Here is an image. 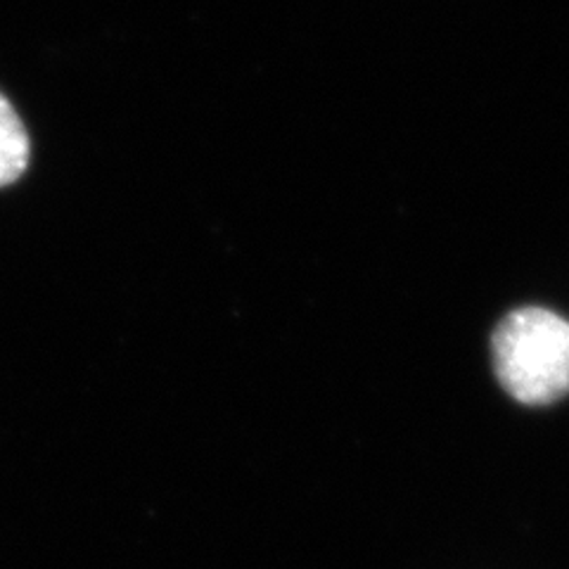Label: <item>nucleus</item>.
I'll use <instances>...</instances> for the list:
<instances>
[{
  "label": "nucleus",
  "mask_w": 569,
  "mask_h": 569,
  "mask_svg": "<svg viewBox=\"0 0 569 569\" xmlns=\"http://www.w3.org/2000/svg\"><path fill=\"white\" fill-rule=\"evenodd\" d=\"M496 380L522 406L569 397V320L543 307L506 313L491 335Z\"/></svg>",
  "instance_id": "f257e3e1"
},
{
  "label": "nucleus",
  "mask_w": 569,
  "mask_h": 569,
  "mask_svg": "<svg viewBox=\"0 0 569 569\" xmlns=\"http://www.w3.org/2000/svg\"><path fill=\"white\" fill-rule=\"evenodd\" d=\"M29 133L12 102L0 93V188L14 183L29 167Z\"/></svg>",
  "instance_id": "f03ea898"
}]
</instances>
